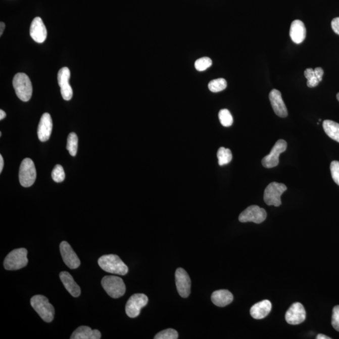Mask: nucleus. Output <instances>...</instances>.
<instances>
[{
  "label": "nucleus",
  "mask_w": 339,
  "mask_h": 339,
  "mask_svg": "<svg viewBox=\"0 0 339 339\" xmlns=\"http://www.w3.org/2000/svg\"><path fill=\"white\" fill-rule=\"evenodd\" d=\"M98 264L103 270L108 273L126 275L128 272V266L117 255L102 256L98 260Z\"/></svg>",
  "instance_id": "f257e3e1"
},
{
  "label": "nucleus",
  "mask_w": 339,
  "mask_h": 339,
  "mask_svg": "<svg viewBox=\"0 0 339 339\" xmlns=\"http://www.w3.org/2000/svg\"><path fill=\"white\" fill-rule=\"evenodd\" d=\"M30 304L33 309L45 322H51L54 320L55 310L53 305L49 303L47 298L37 295L31 299Z\"/></svg>",
  "instance_id": "f03ea898"
},
{
  "label": "nucleus",
  "mask_w": 339,
  "mask_h": 339,
  "mask_svg": "<svg viewBox=\"0 0 339 339\" xmlns=\"http://www.w3.org/2000/svg\"><path fill=\"white\" fill-rule=\"evenodd\" d=\"M13 85L18 98L23 102H27L32 97L33 88L29 77L25 73H18L13 80Z\"/></svg>",
  "instance_id": "7ed1b4c3"
},
{
  "label": "nucleus",
  "mask_w": 339,
  "mask_h": 339,
  "mask_svg": "<svg viewBox=\"0 0 339 339\" xmlns=\"http://www.w3.org/2000/svg\"><path fill=\"white\" fill-rule=\"evenodd\" d=\"M27 253L25 248L13 250L5 259V268L7 270H17L25 267L28 262Z\"/></svg>",
  "instance_id": "20e7f679"
},
{
  "label": "nucleus",
  "mask_w": 339,
  "mask_h": 339,
  "mask_svg": "<svg viewBox=\"0 0 339 339\" xmlns=\"http://www.w3.org/2000/svg\"><path fill=\"white\" fill-rule=\"evenodd\" d=\"M102 284L106 293L113 299H118L125 294V284L120 277L106 276L102 279Z\"/></svg>",
  "instance_id": "39448f33"
},
{
  "label": "nucleus",
  "mask_w": 339,
  "mask_h": 339,
  "mask_svg": "<svg viewBox=\"0 0 339 339\" xmlns=\"http://www.w3.org/2000/svg\"><path fill=\"white\" fill-rule=\"evenodd\" d=\"M287 190L283 183L272 182L265 188L264 192V201L268 206L279 207L281 206V196Z\"/></svg>",
  "instance_id": "423d86ee"
},
{
  "label": "nucleus",
  "mask_w": 339,
  "mask_h": 339,
  "mask_svg": "<svg viewBox=\"0 0 339 339\" xmlns=\"http://www.w3.org/2000/svg\"><path fill=\"white\" fill-rule=\"evenodd\" d=\"M37 177L34 163L30 159H25L20 165L19 180L24 187H29L34 183Z\"/></svg>",
  "instance_id": "0eeeda50"
},
{
  "label": "nucleus",
  "mask_w": 339,
  "mask_h": 339,
  "mask_svg": "<svg viewBox=\"0 0 339 339\" xmlns=\"http://www.w3.org/2000/svg\"><path fill=\"white\" fill-rule=\"evenodd\" d=\"M149 299L143 294H136L132 296L126 303L125 310L126 314L130 318L138 317L142 308L146 307Z\"/></svg>",
  "instance_id": "6e6552de"
},
{
  "label": "nucleus",
  "mask_w": 339,
  "mask_h": 339,
  "mask_svg": "<svg viewBox=\"0 0 339 339\" xmlns=\"http://www.w3.org/2000/svg\"><path fill=\"white\" fill-rule=\"evenodd\" d=\"M286 148V142L283 139H279L271 149L270 154L262 159L261 164L266 169H271V168L278 166L279 155L285 152Z\"/></svg>",
  "instance_id": "1a4fd4ad"
},
{
  "label": "nucleus",
  "mask_w": 339,
  "mask_h": 339,
  "mask_svg": "<svg viewBox=\"0 0 339 339\" xmlns=\"http://www.w3.org/2000/svg\"><path fill=\"white\" fill-rule=\"evenodd\" d=\"M267 214L265 209L258 206H251L240 213L239 221L241 222H253L256 224L265 221Z\"/></svg>",
  "instance_id": "9d476101"
},
{
  "label": "nucleus",
  "mask_w": 339,
  "mask_h": 339,
  "mask_svg": "<svg viewBox=\"0 0 339 339\" xmlns=\"http://www.w3.org/2000/svg\"><path fill=\"white\" fill-rule=\"evenodd\" d=\"M175 283L178 294L182 298H187L190 294L191 280L184 269L178 268L175 271Z\"/></svg>",
  "instance_id": "9b49d317"
},
{
  "label": "nucleus",
  "mask_w": 339,
  "mask_h": 339,
  "mask_svg": "<svg viewBox=\"0 0 339 339\" xmlns=\"http://www.w3.org/2000/svg\"><path fill=\"white\" fill-rule=\"evenodd\" d=\"M70 77H71V72L68 67H63L58 72V83L61 87L62 96L66 101L71 100L73 95V90L69 84Z\"/></svg>",
  "instance_id": "f8f14e48"
},
{
  "label": "nucleus",
  "mask_w": 339,
  "mask_h": 339,
  "mask_svg": "<svg viewBox=\"0 0 339 339\" xmlns=\"http://www.w3.org/2000/svg\"><path fill=\"white\" fill-rule=\"evenodd\" d=\"M306 319V312L300 303H294L285 314V320L290 325H299Z\"/></svg>",
  "instance_id": "ddd939ff"
},
{
  "label": "nucleus",
  "mask_w": 339,
  "mask_h": 339,
  "mask_svg": "<svg viewBox=\"0 0 339 339\" xmlns=\"http://www.w3.org/2000/svg\"><path fill=\"white\" fill-rule=\"evenodd\" d=\"M60 252L64 262L70 269H76L81 265L78 256L68 243L63 241L61 243Z\"/></svg>",
  "instance_id": "4468645a"
},
{
  "label": "nucleus",
  "mask_w": 339,
  "mask_h": 339,
  "mask_svg": "<svg viewBox=\"0 0 339 339\" xmlns=\"http://www.w3.org/2000/svg\"><path fill=\"white\" fill-rule=\"evenodd\" d=\"M30 35L33 40L37 43H43L45 40L47 31L40 17H35L31 23Z\"/></svg>",
  "instance_id": "2eb2a0df"
},
{
  "label": "nucleus",
  "mask_w": 339,
  "mask_h": 339,
  "mask_svg": "<svg viewBox=\"0 0 339 339\" xmlns=\"http://www.w3.org/2000/svg\"><path fill=\"white\" fill-rule=\"evenodd\" d=\"M269 98L276 115L281 118H286L288 116V111L282 99L281 92L278 90L273 89L270 92Z\"/></svg>",
  "instance_id": "dca6fc26"
},
{
  "label": "nucleus",
  "mask_w": 339,
  "mask_h": 339,
  "mask_svg": "<svg viewBox=\"0 0 339 339\" xmlns=\"http://www.w3.org/2000/svg\"><path fill=\"white\" fill-rule=\"evenodd\" d=\"M53 128V123L51 115L47 113H44L38 126L37 134L40 141L45 142L49 140Z\"/></svg>",
  "instance_id": "f3484780"
},
{
  "label": "nucleus",
  "mask_w": 339,
  "mask_h": 339,
  "mask_svg": "<svg viewBox=\"0 0 339 339\" xmlns=\"http://www.w3.org/2000/svg\"><path fill=\"white\" fill-rule=\"evenodd\" d=\"M306 34V28L301 20H296L292 23L289 35L294 43L299 44L304 42Z\"/></svg>",
  "instance_id": "a211bd4d"
},
{
  "label": "nucleus",
  "mask_w": 339,
  "mask_h": 339,
  "mask_svg": "<svg viewBox=\"0 0 339 339\" xmlns=\"http://www.w3.org/2000/svg\"><path fill=\"white\" fill-rule=\"evenodd\" d=\"M272 305L268 300L257 303L252 307L250 310V314L255 319H262L270 314Z\"/></svg>",
  "instance_id": "6ab92c4d"
},
{
  "label": "nucleus",
  "mask_w": 339,
  "mask_h": 339,
  "mask_svg": "<svg viewBox=\"0 0 339 339\" xmlns=\"http://www.w3.org/2000/svg\"><path fill=\"white\" fill-rule=\"evenodd\" d=\"M59 276H60L61 280L63 282L65 288L72 297H78L80 296L81 288H80L78 284L75 282L73 277L71 276V274L67 272V271H62L59 274Z\"/></svg>",
  "instance_id": "aec40b11"
},
{
  "label": "nucleus",
  "mask_w": 339,
  "mask_h": 339,
  "mask_svg": "<svg viewBox=\"0 0 339 339\" xmlns=\"http://www.w3.org/2000/svg\"><path fill=\"white\" fill-rule=\"evenodd\" d=\"M234 297L231 292L227 289H219L212 294V303L217 307H226L233 301Z\"/></svg>",
  "instance_id": "412c9836"
},
{
  "label": "nucleus",
  "mask_w": 339,
  "mask_h": 339,
  "mask_svg": "<svg viewBox=\"0 0 339 339\" xmlns=\"http://www.w3.org/2000/svg\"><path fill=\"white\" fill-rule=\"evenodd\" d=\"M102 337L98 330H92L87 326H81L74 331L70 338L71 339H100Z\"/></svg>",
  "instance_id": "4be33fe9"
},
{
  "label": "nucleus",
  "mask_w": 339,
  "mask_h": 339,
  "mask_svg": "<svg viewBox=\"0 0 339 339\" xmlns=\"http://www.w3.org/2000/svg\"><path fill=\"white\" fill-rule=\"evenodd\" d=\"M323 128L325 133L339 143V124L331 120H325L323 122Z\"/></svg>",
  "instance_id": "5701e85b"
},
{
  "label": "nucleus",
  "mask_w": 339,
  "mask_h": 339,
  "mask_svg": "<svg viewBox=\"0 0 339 339\" xmlns=\"http://www.w3.org/2000/svg\"><path fill=\"white\" fill-rule=\"evenodd\" d=\"M217 159L220 166L229 164L231 162L232 155L231 150L228 149L221 147L217 152Z\"/></svg>",
  "instance_id": "b1692460"
},
{
  "label": "nucleus",
  "mask_w": 339,
  "mask_h": 339,
  "mask_svg": "<svg viewBox=\"0 0 339 339\" xmlns=\"http://www.w3.org/2000/svg\"><path fill=\"white\" fill-rule=\"evenodd\" d=\"M78 148V138L75 133H71L67 138V149L72 157L76 156Z\"/></svg>",
  "instance_id": "393cba45"
},
{
  "label": "nucleus",
  "mask_w": 339,
  "mask_h": 339,
  "mask_svg": "<svg viewBox=\"0 0 339 339\" xmlns=\"http://www.w3.org/2000/svg\"><path fill=\"white\" fill-rule=\"evenodd\" d=\"M226 87L227 82L223 78L214 79L209 82L208 85L209 90L212 92H221L226 89Z\"/></svg>",
  "instance_id": "a878e982"
},
{
  "label": "nucleus",
  "mask_w": 339,
  "mask_h": 339,
  "mask_svg": "<svg viewBox=\"0 0 339 339\" xmlns=\"http://www.w3.org/2000/svg\"><path fill=\"white\" fill-rule=\"evenodd\" d=\"M219 118L221 125L225 127H229L233 123V118L229 111L226 109H223L219 111Z\"/></svg>",
  "instance_id": "bb28decb"
},
{
  "label": "nucleus",
  "mask_w": 339,
  "mask_h": 339,
  "mask_svg": "<svg viewBox=\"0 0 339 339\" xmlns=\"http://www.w3.org/2000/svg\"><path fill=\"white\" fill-rule=\"evenodd\" d=\"M305 77L307 79V86L309 87H315L319 84V80L317 79L314 69L309 68L305 70L304 72Z\"/></svg>",
  "instance_id": "cd10ccee"
},
{
  "label": "nucleus",
  "mask_w": 339,
  "mask_h": 339,
  "mask_svg": "<svg viewBox=\"0 0 339 339\" xmlns=\"http://www.w3.org/2000/svg\"><path fill=\"white\" fill-rule=\"evenodd\" d=\"M178 338V334L177 330L173 328H168L158 333L155 339H177Z\"/></svg>",
  "instance_id": "c85d7f7f"
},
{
  "label": "nucleus",
  "mask_w": 339,
  "mask_h": 339,
  "mask_svg": "<svg viewBox=\"0 0 339 339\" xmlns=\"http://www.w3.org/2000/svg\"><path fill=\"white\" fill-rule=\"evenodd\" d=\"M52 177L56 182L61 183L65 179V172L61 165H57L52 172Z\"/></svg>",
  "instance_id": "c756f323"
},
{
  "label": "nucleus",
  "mask_w": 339,
  "mask_h": 339,
  "mask_svg": "<svg viewBox=\"0 0 339 339\" xmlns=\"http://www.w3.org/2000/svg\"><path fill=\"white\" fill-rule=\"evenodd\" d=\"M212 62L210 58H203L197 60L195 63V67L197 71H204L209 68L212 66Z\"/></svg>",
  "instance_id": "7c9ffc66"
},
{
  "label": "nucleus",
  "mask_w": 339,
  "mask_h": 339,
  "mask_svg": "<svg viewBox=\"0 0 339 339\" xmlns=\"http://www.w3.org/2000/svg\"><path fill=\"white\" fill-rule=\"evenodd\" d=\"M330 172L333 181L339 186V162L333 161L331 163Z\"/></svg>",
  "instance_id": "2f4dec72"
},
{
  "label": "nucleus",
  "mask_w": 339,
  "mask_h": 339,
  "mask_svg": "<svg viewBox=\"0 0 339 339\" xmlns=\"http://www.w3.org/2000/svg\"><path fill=\"white\" fill-rule=\"evenodd\" d=\"M332 325L333 327L339 332V305H337L333 309Z\"/></svg>",
  "instance_id": "473e14b6"
},
{
  "label": "nucleus",
  "mask_w": 339,
  "mask_h": 339,
  "mask_svg": "<svg viewBox=\"0 0 339 339\" xmlns=\"http://www.w3.org/2000/svg\"><path fill=\"white\" fill-rule=\"evenodd\" d=\"M331 25H332L333 32L339 35V17L333 19L332 23H331Z\"/></svg>",
  "instance_id": "72a5a7b5"
},
{
  "label": "nucleus",
  "mask_w": 339,
  "mask_h": 339,
  "mask_svg": "<svg viewBox=\"0 0 339 339\" xmlns=\"http://www.w3.org/2000/svg\"><path fill=\"white\" fill-rule=\"evenodd\" d=\"M314 71L315 73V76H317V79L319 80L320 82L322 81L323 73H324V72H323V70L322 68H321V67H317V68H315L314 69Z\"/></svg>",
  "instance_id": "f704fd0d"
},
{
  "label": "nucleus",
  "mask_w": 339,
  "mask_h": 339,
  "mask_svg": "<svg viewBox=\"0 0 339 339\" xmlns=\"http://www.w3.org/2000/svg\"><path fill=\"white\" fill-rule=\"evenodd\" d=\"M4 159H3L2 155H0V173L2 172L3 169H4Z\"/></svg>",
  "instance_id": "c9c22d12"
},
{
  "label": "nucleus",
  "mask_w": 339,
  "mask_h": 339,
  "mask_svg": "<svg viewBox=\"0 0 339 339\" xmlns=\"http://www.w3.org/2000/svg\"><path fill=\"white\" fill-rule=\"evenodd\" d=\"M317 339H330L331 338L329 337H328V336L322 334V333H320V334H318L317 336L316 337Z\"/></svg>",
  "instance_id": "e433bc0d"
},
{
  "label": "nucleus",
  "mask_w": 339,
  "mask_h": 339,
  "mask_svg": "<svg viewBox=\"0 0 339 339\" xmlns=\"http://www.w3.org/2000/svg\"><path fill=\"white\" fill-rule=\"evenodd\" d=\"M6 113L2 110H0V120H4V119L6 117Z\"/></svg>",
  "instance_id": "4c0bfd02"
},
{
  "label": "nucleus",
  "mask_w": 339,
  "mask_h": 339,
  "mask_svg": "<svg viewBox=\"0 0 339 339\" xmlns=\"http://www.w3.org/2000/svg\"><path fill=\"white\" fill-rule=\"evenodd\" d=\"M0 28H0V29H1L0 30V35L2 36L5 28V25L4 22H1V23H0Z\"/></svg>",
  "instance_id": "58836bf2"
},
{
  "label": "nucleus",
  "mask_w": 339,
  "mask_h": 339,
  "mask_svg": "<svg viewBox=\"0 0 339 339\" xmlns=\"http://www.w3.org/2000/svg\"><path fill=\"white\" fill-rule=\"evenodd\" d=\"M337 100H338V102H339V92H338V94H337Z\"/></svg>",
  "instance_id": "ea45409f"
}]
</instances>
